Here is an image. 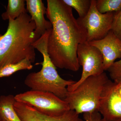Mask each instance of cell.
Masks as SVG:
<instances>
[{
	"label": "cell",
	"mask_w": 121,
	"mask_h": 121,
	"mask_svg": "<svg viewBox=\"0 0 121 121\" xmlns=\"http://www.w3.org/2000/svg\"><path fill=\"white\" fill-rule=\"evenodd\" d=\"M95 7L102 14L117 12L121 9V0H95Z\"/></svg>",
	"instance_id": "15"
},
{
	"label": "cell",
	"mask_w": 121,
	"mask_h": 121,
	"mask_svg": "<svg viewBox=\"0 0 121 121\" xmlns=\"http://www.w3.org/2000/svg\"><path fill=\"white\" fill-rule=\"evenodd\" d=\"M15 102L12 95L0 97V121H22L14 109Z\"/></svg>",
	"instance_id": "12"
},
{
	"label": "cell",
	"mask_w": 121,
	"mask_h": 121,
	"mask_svg": "<svg viewBox=\"0 0 121 121\" xmlns=\"http://www.w3.org/2000/svg\"><path fill=\"white\" fill-rule=\"evenodd\" d=\"M32 63L26 59L17 63L5 65L0 68V78L8 77L19 71L31 70L33 68Z\"/></svg>",
	"instance_id": "14"
},
{
	"label": "cell",
	"mask_w": 121,
	"mask_h": 121,
	"mask_svg": "<svg viewBox=\"0 0 121 121\" xmlns=\"http://www.w3.org/2000/svg\"><path fill=\"white\" fill-rule=\"evenodd\" d=\"M113 16L114 12L100 13L95 7V0H91L87 15L76 19L84 42L100 40L105 37L111 30Z\"/></svg>",
	"instance_id": "5"
},
{
	"label": "cell",
	"mask_w": 121,
	"mask_h": 121,
	"mask_svg": "<svg viewBox=\"0 0 121 121\" xmlns=\"http://www.w3.org/2000/svg\"><path fill=\"white\" fill-rule=\"evenodd\" d=\"M107 71L109 73L110 78L114 80V82L121 78V59L118 61L114 62Z\"/></svg>",
	"instance_id": "18"
},
{
	"label": "cell",
	"mask_w": 121,
	"mask_h": 121,
	"mask_svg": "<svg viewBox=\"0 0 121 121\" xmlns=\"http://www.w3.org/2000/svg\"><path fill=\"white\" fill-rule=\"evenodd\" d=\"M101 121H121V118H107L102 117Z\"/></svg>",
	"instance_id": "21"
},
{
	"label": "cell",
	"mask_w": 121,
	"mask_h": 121,
	"mask_svg": "<svg viewBox=\"0 0 121 121\" xmlns=\"http://www.w3.org/2000/svg\"><path fill=\"white\" fill-rule=\"evenodd\" d=\"M26 2V9L30 13L31 20L35 22V33L38 39H39L47 31L52 28L51 22L46 20L44 17L47 8L41 0H27Z\"/></svg>",
	"instance_id": "11"
},
{
	"label": "cell",
	"mask_w": 121,
	"mask_h": 121,
	"mask_svg": "<svg viewBox=\"0 0 121 121\" xmlns=\"http://www.w3.org/2000/svg\"><path fill=\"white\" fill-rule=\"evenodd\" d=\"M51 30L47 31L33 44L35 49L43 55V61L40 63L42 68L40 71L28 74L24 82L31 90L50 92L64 99L67 94V87L76 81L61 78L50 59L47 47L48 39Z\"/></svg>",
	"instance_id": "3"
},
{
	"label": "cell",
	"mask_w": 121,
	"mask_h": 121,
	"mask_svg": "<svg viewBox=\"0 0 121 121\" xmlns=\"http://www.w3.org/2000/svg\"><path fill=\"white\" fill-rule=\"evenodd\" d=\"M14 108L22 121H85L74 110L68 111L58 116L46 115L40 112L32 107L17 101Z\"/></svg>",
	"instance_id": "8"
},
{
	"label": "cell",
	"mask_w": 121,
	"mask_h": 121,
	"mask_svg": "<svg viewBox=\"0 0 121 121\" xmlns=\"http://www.w3.org/2000/svg\"><path fill=\"white\" fill-rule=\"evenodd\" d=\"M83 118L85 121H101L102 116L98 111L84 113Z\"/></svg>",
	"instance_id": "19"
},
{
	"label": "cell",
	"mask_w": 121,
	"mask_h": 121,
	"mask_svg": "<svg viewBox=\"0 0 121 121\" xmlns=\"http://www.w3.org/2000/svg\"><path fill=\"white\" fill-rule=\"evenodd\" d=\"M109 80L105 72L90 76L75 90L67 91L64 100L70 110L79 114L98 111L103 91Z\"/></svg>",
	"instance_id": "4"
},
{
	"label": "cell",
	"mask_w": 121,
	"mask_h": 121,
	"mask_svg": "<svg viewBox=\"0 0 121 121\" xmlns=\"http://www.w3.org/2000/svg\"><path fill=\"white\" fill-rule=\"evenodd\" d=\"M98 111L105 118H121V97L116 91L115 83L110 79L104 87Z\"/></svg>",
	"instance_id": "9"
},
{
	"label": "cell",
	"mask_w": 121,
	"mask_h": 121,
	"mask_svg": "<svg viewBox=\"0 0 121 121\" xmlns=\"http://www.w3.org/2000/svg\"></svg>",
	"instance_id": "22"
},
{
	"label": "cell",
	"mask_w": 121,
	"mask_h": 121,
	"mask_svg": "<svg viewBox=\"0 0 121 121\" xmlns=\"http://www.w3.org/2000/svg\"><path fill=\"white\" fill-rule=\"evenodd\" d=\"M69 7L77 11L79 17H84L90 8L91 0H63Z\"/></svg>",
	"instance_id": "16"
},
{
	"label": "cell",
	"mask_w": 121,
	"mask_h": 121,
	"mask_svg": "<svg viewBox=\"0 0 121 121\" xmlns=\"http://www.w3.org/2000/svg\"><path fill=\"white\" fill-rule=\"evenodd\" d=\"M79 64L82 67L80 79L67 87L68 91H72L90 76L99 75L104 72L103 58L98 48L87 42L79 44L77 49Z\"/></svg>",
	"instance_id": "7"
},
{
	"label": "cell",
	"mask_w": 121,
	"mask_h": 121,
	"mask_svg": "<svg viewBox=\"0 0 121 121\" xmlns=\"http://www.w3.org/2000/svg\"><path fill=\"white\" fill-rule=\"evenodd\" d=\"M9 21L7 31L0 35V68L26 59L34 63L36 54L32 44L39 39L35 22L27 12Z\"/></svg>",
	"instance_id": "2"
},
{
	"label": "cell",
	"mask_w": 121,
	"mask_h": 121,
	"mask_svg": "<svg viewBox=\"0 0 121 121\" xmlns=\"http://www.w3.org/2000/svg\"><path fill=\"white\" fill-rule=\"evenodd\" d=\"M46 15L52 25L48 52L56 68L76 72L80 68L77 56L79 44L84 43L72 9L63 0H47Z\"/></svg>",
	"instance_id": "1"
},
{
	"label": "cell",
	"mask_w": 121,
	"mask_h": 121,
	"mask_svg": "<svg viewBox=\"0 0 121 121\" xmlns=\"http://www.w3.org/2000/svg\"><path fill=\"white\" fill-rule=\"evenodd\" d=\"M114 82L115 83L116 91L118 94L121 97V78Z\"/></svg>",
	"instance_id": "20"
},
{
	"label": "cell",
	"mask_w": 121,
	"mask_h": 121,
	"mask_svg": "<svg viewBox=\"0 0 121 121\" xmlns=\"http://www.w3.org/2000/svg\"><path fill=\"white\" fill-rule=\"evenodd\" d=\"M15 98L16 101L27 104L49 116L60 115L70 110L65 100L50 92L31 90L17 95Z\"/></svg>",
	"instance_id": "6"
},
{
	"label": "cell",
	"mask_w": 121,
	"mask_h": 121,
	"mask_svg": "<svg viewBox=\"0 0 121 121\" xmlns=\"http://www.w3.org/2000/svg\"><path fill=\"white\" fill-rule=\"evenodd\" d=\"M24 0H9L7 10L1 15L4 20H15L23 13L27 12Z\"/></svg>",
	"instance_id": "13"
},
{
	"label": "cell",
	"mask_w": 121,
	"mask_h": 121,
	"mask_svg": "<svg viewBox=\"0 0 121 121\" xmlns=\"http://www.w3.org/2000/svg\"><path fill=\"white\" fill-rule=\"evenodd\" d=\"M111 31L121 40V9L114 12Z\"/></svg>",
	"instance_id": "17"
},
{
	"label": "cell",
	"mask_w": 121,
	"mask_h": 121,
	"mask_svg": "<svg viewBox=\"0 0 121 121\" xmlns=\"http://www.w3.org/2000/svg\"><path fill=\"white\" fill-rule=\"evenodd\" d=\"M88 43L102 53L104 71L107 70L117 59H121V40L111 30L103 39Z\"/></svg>",
	"instance_id": "10"
}]
</instances>
